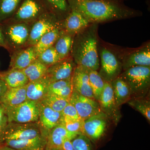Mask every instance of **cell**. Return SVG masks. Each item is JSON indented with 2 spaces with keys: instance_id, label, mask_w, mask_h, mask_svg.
Instances as JSON below:
<instances>
[{
  "instance_id": "obj_1",
  "label": "cell",
  "mask_w": 150,
  "mask_h": 150,
  "mask_svg": "<svg viewBox=\"0 0 150 150\" xmlns=\"http://www.w3.org/2000/svg\"><path fill=\"white\" fill-rule=\"evenodd\" d=\"M68 1L70 9L77 11L90 23L126 18L141 13L117 0H68Z\"/></svg>"
},
{
  "instance_id": "obj_8",
  "label": "cell",
  "mask_w": 150,
  "mask_h": 150,
  "mask_svg": "<svg viewBox=\"0 0 150 150\" xmlns=\"http://www.w3.org/2000/svg\"><path fill=\"white\" fill-rule=\"evenodd\" d=\"M108 118L103 112L93 115L83 122V134L92 141L99 139L107 129Z\"/></svg>"
},
{
  "instance_id": "obj_42",
  "label": "cell",
  "mask_w": 150,
  "mask_h": 150,
  "mask_svg": "<svg viewBox=\"0 0 150 150\" xmlns=\"http://www.w3.org/2000/svg\"><path fill=\"white\" fill-rule=\"evenodd\" d=\"M0 150H15L13 149H11L8 147L7 146H1L0 147Z\"/></svg>"
},
{
  "instance_id": "obj_6",
  "label": "cell",
  "mask_w": 150,
  "mask_h": 150,
  "mask_svg": "<svg viewBox=\"0 0 150 150\" xmlns=\"http://www.w3.org/2000/svg\"><path fill=\"white\" fill-rule=\"evenodd\" d=\"M98 102L101 111L108 119L117 124L121 118V114L119 107L115 102L113 90L110 82L105 80L104 89Z\"/></svg>"
},
{
  "instance_id": "obj_37",
  "label": "cell",
  "mask_w": 150,
  "mask_h": 150,
  "mask_svg": "<svg viewBox=\"0 0 150 150\" xmlns=\"http://www.w3.org/2000/svg\"><path fill=\"white\" fill-rule=\"evenodd\" d=\"M56 10L64 13L70 10L67 0H47Z\"/></svg>"
},
{
  "instance_id": "obj_25",
  "label": "cell",
  "mask_w": 150,
  "mask_h": 150,
  "mask_svg": "<svg viewBox=\"0 0 150 150\" xmlns=\"http://www.w3.org/2000/svg\"><path fill=\"white\" fill-rule=\"evenodd\" d=\"M37 59L34 46H30L18 53L12 65V69L23 70Z\"/></svg>"
},
{
  "instance_id": "obj_3",
  "label": "cell",
  "mask_w": 150,
  "mask_h": 150,
  "mask_svg": "<svg viewBox=\"0 0 150 150\" xmlns=\"http://www.w3.org/2000/svg\"><path fill=\"white\" fill-rule=\"evenodd\" d=\"M131 90L132 96H144L150 84V67L136 66L125 70L121 76Z\"/></svg>"
},
{
  "instance_id": "obj_33",
  "label": "cell",
  "mask_w": 150,
  "mask_h": 150,
  "mask_svg": "<svg viewBox=\"0 0 150 150\" xmlns=\"http://www.w3.org/2000/svg\"><path fill=\"white\" fill-rule=\"evenodd\" d=\"M21 0H0V20L4 19L14 12Z\"/></svg>"
},
{
  "instance_id": "obj_24",
  "label": "cell",
  "mask_w": 150,
  "mask_h": 150,
  "mask_svg": "<svg viewBox=\"0 0 150 150\" xmlns=\"http://www.w3.org/2000/svg\"><path fill=\"white\" fill-rule=\"evenodd\" d=\"M0 78L4 81L9 88L23 86L29 82L22 70L11 69Z\"/></svg>"
},
{
  "instance_id": "obj_41",
  "label": "cell",
  "mask_w": 150,
  "mask_h": 150,
  "mask_svg": "<svg viewBox=\"0 0 150 150\" xmlns=\"http://www.w3.org/2000/svg\"><path fill=\"white\" fill-rule=\"evenodd\" d=\"M0 46H6L4 38V35H3L1 31V29H0Z\"/></svg>"
},
{
  "instance_id": "obj_35",
  "label": "cell",
  "mask_w": 150,
  "mask_h": 150,
  "mask_svg": "<svg viewBox=\"0 0 150 150\" xmlns=\"http://www.w3.org/2000/svg\"><path fill=\"white\" fill-rule=\"evenodd\" d=\"M83 122L81 119L63 117L62 123L68 131L83 134Z\"/></svg>"
},
{
  "instance_id": "obj_32",
  "label": "cell",
  "mask_w": 150,
  "mask_h": 150,
  "mask_svg": "<svg viewBox=\"0 0 150 150\" xmlns=\"http://www.w3.org/2000/svg\"><path fill=\"white\" fill-rule=\"evenodd\" d=\"M37 59L48 67L62 60L58 56L54 46L40 53L37 56Z\"/></svg>"
},
{
  "instance_id": "obj_36",
  "label": "cell",
  "mask_w": 150,
  "mask_h": 150,
  "mask_svg": "<svg viewBox=\"0 0 150 150\" xmlns=\"http://www.w3.org/2000/svg\"><path fill=\"white\" fill-rule=\"evenodd\" d=\"M8 123L5 108L0 103V147L3 146L2 144L5 142V136Z\"/></svg>"
},
{
  "instance_id": "obj_5",
  "label": "cell",
  "mask_w": 150,
  "mask_h": 150,
  "mask_svg": "<svg viewBox=\"0 0 150 150\" xmlns=\"http://www.w3.org/2000/svg\"><path fill=\"white\" fill-rule=\"evenodd\" d=\"M38 122L26 123H9L6 131L5 141L8 140L30 139L42 136H45L41 130L43 129L39 122L37 123Z\"/></svg>"
},
{
  "instance_id": "obj_21",
  "label": "cell",
  "mask_w": 150,
  "mask_h": 150,
  "mask_svg": "<svg viewBox=\"0 0 150 150\" xmlns=\"http://www.w3.org/2000/svg\"><path fill=\"white\" fill-rule=\"evenodd\" d=\"M29 30L24 23L11 25L7 30V35L14 46H21L27 42L29 35Z\"/></svg>"
},
{
  "instance_id": "obj_10",
  "label": "cell",
  "mask_w": 150,
  "mask_h": 150,
  "mask_svg": "<svg viewBox=\"0 0 150 150\" xmlns=\"http://www.w3.org/2000/svg\"><path fill=\"white\" fill-rule=\"evenodd\" d=\"M72 84L74 91L95 100L90 84L88 68L76 66L72 76Z\"/></svg>"
},
{
  "instance_id": "obj_27",
  "label": "cell",
  "mask_w": 150,
  "mask_h": 150,
  "mask_svg": "<svg viewBox=\"0 0 150 150\" xmlns=\"http://www.w3.org/2000/svg\"><path fill=\"white\" fill-rule=\"evenodd\" d=\"M73 40L71 34L61 33L54 46L55 50L61 60L68 58L73 46Z\"/></svg>"
},
{
  "instance_id": "obj_12",
  "label": "cell",
  "mask_w": 150,
  "mask_h": 150,
  "mask_svg": "<svg viewBox=\"0 0 150 150\" xmlns=\"http://www.w3.org/2000/svg\"><path fill=\"white\" fill-rule=\"evenodd\" d=\"M50 83L46 75L38 79L29 82L26 85L27 100L40 102L48 93Z\"/></svg>"
},
{
  "instance_id": "obj_43",
  "label": "cell",
  "mask_w": 150,
  "mask_h": 150,
  "mask_svg": "<svg viewBox=\"0 0 150 150\" xmlns=\"http://www.w3.org/2000/svg\"><path fill=\"white\" fill-rule=\"evenodd\" d=\"M46 150H64L63 149H48Z\"/></svg>"
},
{
  "instance_id": "obj_19",
  "label": "cell",
  "mask_w": 150,
  "mask_h": 150,
  "mask_svg": "<svg viewBox=\"0 0 150 150\" xmlns=\"http://www.w3.org/2000/svg\"><path fill=\"white\" fill-rule=\"evenodd\" d=\"M111 84L115 102L118 107L132 98L131 90L121 76L112 80Z\"/></svg>"
},
{
  "instance_id": "obj_7",
  "label": "cell",
  "mask_w": 150,
  "mask_h": 150,
  "mask_svg": "<svg viewBox=\"0 0 150 150\" xmlns=\"http://www.w3.org/2000/svg\"><path fill=\"white\" fill-rule=\"evenodd\" d=\"M69 103L75 108L80 118L82 121L102 112L97 101L74 91L70 97Z\"/></svg>"
},
{
  "instance_id": "obj_2",
  "label": "cell",
  "mask_w": 150,
  "mask_h": 150,
  "mask_svg": "<svg viewBox=\"0 0 150 150\" xmlns=\"http://www.w3.org/2000/svg\"><path fill=\"white\" fill-rule=\"evenodd\" d=\"M79 33L73 47L74 62L76 66L97 71L100 62L95 29L90 28Z\"/></svg>"
},
{
  "instance_id": "obj_26",
  "label": "cell",
  "mask_w": 150,
  "mask_h": 150,
  "mask_svg": "<svg viewBox=\"0 0 150 150\" xmlns=\"http://www.w3.org/2000/svg\"><path fill=\"white\" fill-rule=\"evenodd\" d=\"M60 32L59 28L56 27L41 37L37 43L33 46L36 57L43 51L54 46Z\"/></svg>"
},
{
  "instance_id": "obj_17",
  "label": "cell",
  "mask_w": 150,
  "mask_h": 150,
  "mask_svg": "<svg viewBox=\"0 0 150 150\" xmlns=\"http://www.w3.org/2000/svg\"><path fill=\"white\" fill-rule=\"evenodd\" d=\"M70 10L65 21L64 27L67 33L72 35L85 29L90 23L77 11Z\"/></svg>"
},
{
  "instance_id": "obj_38",
  "label": "cell",
  "mask_w": 150,
  "mask_h": 150,
  "mask_svg": "<svg viewBox=\"0 0 150 150\" xmlns=\"http://www.w3.org/2000/svg\"><path fill=\"white\" fill-rule=\"evenodd\" d=\"M61 112L63 117L74 119H81L76 108L70 103L65 107Z\"/></svg>"
},
{
  "instance_id": "obj_13",
  "label": "cell",
  "mask_w": 150,
  "mask_h": 150,
  "mask_svg": "<svg viewBox=\"0 0 150 150\" xmlns=\"http://www.w3.org/2000/svg\"><path fill=\"white\" fill-rule=\"evenodd\" d=\"M40 103L39 124L43 130H45L46 135L48 131L54 127L62 123L63 115L62 112H57L45 105Z\"/></svg>"
},
{
  "instance_id": "obj_20",
  "label": "cell",
  "mask_w": 150,
  "mask_h": 150,
  "mask_svg": "<svg viewBox=\"0 0 150 150\" xmlns=\"http://www.w3.org/2000/svg\"><path fill=\"white\" fill-rule=\"evenodd\" d=\"M41 8L35 0H25L16 13L18 21H25L35 18L40 13Z\"/></svg>"
},
{
  "instance_id": "obj_30",
  "label": "cell",
  "mask_w": 150,
  "mask_h": 150,
  "mask_svg": "<svg viewBox=\"0 0 150 150\" xmlns=\"http://www.w3.org/2000/svg\"><path fill=\"white\" fill-rule=\"evenodd\" d=\"M40 102L51 108L55 111L62 112L69 103V100L56 95L47 93Z\"/></svg>"
},
{
  "instance_id": "obj_22",
  "label": "cell",
  "mask_w": 150,
  "mask_h": 150,
  "mask_svg": "<svg viewBox=\"0 0 150 150\" xmlns=\"http://www.w3.org/2000/svg\"><path fill=\"white\" fill-rule=\"evenodd\" d=\"M136 66H150V48H143L129 55L123 64V69H127Z\"/></svg>"
},
{
  "instance_id": "obj_28",
  "label": "cell",
  "mask_w": 150,
  "mask_h": 150,
  "mask_svg": "<svg viewBox=\"0 0 150 150\" xmlns=\"http://www.w3.org/2000/svg\"><path fill=\"white\" fill-rule=\"evenodd\" d=\"M89 81L95 99L98 101L104 89L105 80L97 71L88 69Z\"/></svg>"
},
{
  "instance_id": "obj_15",
  "label": "cell",
  "mask_w": 150,
  "mask_h": 150,
  "mask_svg": "<svg viewBox=\"0 0 150 150\" xmlns=\"http://www.w3.org/2000/svg\"><path fill=\"white\" fill-rule=\"evenodd\" d=\"M57 27L55 22L50 17H43L33 25L29 33L28 43L33 46L47 33Z\"/></svg>"
},
{
  "instance_id": "obj_31",
  "label": "cell",
  "mask_w": 150,
  "mask_h": 150,
  "mask_svg": "<svg viewBox=\"0 0 150 150\" xmlns=\"http://www.w3.org/2000/svg\"><path fill=\"white\" fill-rule=\"evenodd\" d=\"M143 96L131 98L128 102V104L150 121V102L149 100L144 98Z\"/></svg>"
},
{
  "instance_id": "obj_39",
  "label": "cell",
  "mask_w": 150,
  "mask_h": 150,
  "mask_svg": "<svg viewBox=\"0 0 150 150\" xmlns=\"http://www.w3.org/2000/svg\"><path fill=\"white\" fill-rule=\"evenodd\" d=\"M8 88L4 81L0 78V101Z\"/></svg>"
},
{
  "instance_id": "obj_34",
  "label": "cell",
  "mask_w": 150,
  "mask_h": 150,
  "mask_svg": "<svg viewBox=\"0 0 150 150\" xmlns=\"http://www.w3.org/2000/svg\"><path fill=\"white\" fill-rule=\"evenodd\" d=\"M71 141L74 150H93L91 140L84 134H79Z\"/></svg>"
},
{
  "instance_id": "obj_9",
  "label": "cell",
  "mask_w": 150,
  "mask_h": 150,
  "mask_svg": "<svg viewBox=\"0 0 150 150\" xmlns=\"http://www.w3.org/2000/svg\"><path fill=\"white\" fill-rule=\"evenodd\" d=\"M76 64L73 59L67 58L48 67L46 76L50 82L72 77Z\"/></svg>"
},
{
  "instance_id": "obj_16",
  "label": "cell",
  "mask_w": 150,
  "mask_h": 150,
  "mask_svg": "<svg viewBox=\"0 0 150 150\" xmlns=\"http://www.w3.org/2000/svg\"><path fill=\"white\" fill-rule=\"evenodd\" d=\"M6 146L15 150H46V139L44 136L25 140H8Z\"/></svg>"
},
{
  "instance_id": "obj_40",
  "label": "cell",
  "mask_w": 150,
  "mask_h": 150,
  "mask_svg": "<svg viewBox=\"0 0 150 150\" xmlns=\"http://www.w3.org/2000/svg\"><path fill=\"white\" fill-rule=\"evenodd\" d=\"M62 149L64 150H74L71 141L69 139L65 140L63 143Z\"/></svg>"
},
{
  "instance_id": "obj_4",
  "label": "cell",
  "mask_w": 150,
  "mask_h": 150,
  "mask_svg": "<svg viewBox=\"0 0 150 150\" xmlns=\"http://www.w3.org/2000/svg\"><path fill=\"white\" fill-rule=\"evenodd\" d=\"M40 103L27 100L21 104L6 108L9 123H26L39 120Z\"/></svg>"
},
{
  "instance_id": "obj_23",
  "label": "cell",
  "mask_w": 150,
  "mask_h": 150,
  "mask_svg": "<svg viewBox=\"0 0 150 150\" xmlns=\"http://www.w3.org/2000/svg\"><path fill=\"white\" fill-rule=\"evenodd\" d=\"M72 92L71 77L50 83L48 86V93L56 95L69 100Z\"/></svg>"
},
{
  "instance_id": "obj_11",
  "label": "cell",
  "mask_w": 150,
  "mask_h": 150,
  "mask_svg": "<svg viewBox=\"0 0 150 150\" xmlns=\"http://www.w3.org/2000/svg\"><path fill=\"white\" fill-rule=\"evenodd\" d=\"M80 133L68 131L62 123L54 127L48 131L46 135V150L53 149H62L65 140L72 141Z\"/></svg>"
},
{
  "instance_id": "obj_18",
  "label": "cell",
  "mask_w": 150,
  "mask_h": 150,
  "mask_svg": "<svg viewBox=\"0 0 150 150\" xmlns=\"http://www.w3.org/2000/svg\"><path fill=\"white\" fill-rule=\"evenodd\" d=\"M26 85L8 88L0 101L5 108L13 107L27 100Z\"/></svg>"
},
{
  "instance_id": "obj_14",
  "label": "cell",
  "mask_w": 150,
  "mask_h": 150,
  "mask_svg": "<svg viewBox=\"0 0 150 150\" xmlns=\"http://www.w3.org/2000/svg\"><path fill=\"white\" fill-rule=\"evenodd\" d=\"M100 57L103 73L109 82L115 79L120 71V64L115 55L106 48L101 50Z\"/></svg>"
},
{
  "instance_id": "obj_29",
  "label": "cell",
  "mask_w": 150,
  "mask_h": 150,
  "mask_svg": "<svg viewBox=\"0 0 150 150\" xmlns=\"http://www.w3.org/2000/svg\"><path fill=\"white\" fill-rule=\"evenodd\" d=\"M48 67L37 59L23 70L29 82L43 77L46 74Z\"/></svg>"
}]
</instances>
